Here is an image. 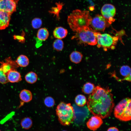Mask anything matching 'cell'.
Instances as JSON below:
<instances>
[{"label": "cell", "instance_id": "6da1fadb", "mask_svg": "<svg viewBox=\"0 0 131 131\" xmlns=\"http://www.w3.org/2000/svg\"><path fill=\"white\" fill-rule=\"evenodd\" d=\"M113 95L108 87L97 86L89 96L87 101L89 110L94 116L102 119L110 116L115 106Z\"/></svg>", "mask_w": 131, "mask_h": 131}, {"label": "cell", "instance_id": "7a4b0ae2", "mask_svg": "<svg viewBox=\"0 0 131 131\" xmlns=\"http://www.w3.org/2000/svg\"><path fill=\"white\" fill-rule=\"evenodd\" d=\"M92 18L89 11L76 9L68 16L67 22L71 29L76 32L90 27Z\"/></svg>", "mask_w": 131, "mask_h": 131}, {"label": "cell", "instance_id": "3957f363", "mask_svg": "<svg viewBox=\"0 0 131 131\" xmlns=\"http://www.w3.org/2000/svg\"><path fill=\"white\" fill-rule=\"evenodd\" d=\"M56 111L58 120L63 125H69L75 119L74 111L70 103L61 102L57 106Z\"/></svg>", "mask_w": 131, "mask_h": 131}, {"label": "cell", "instance_id": "277c9868", "mask_svg": "<svg viewBox=\"0 0 131 131\" xmlns=\"http://www.w3.org/2000/svg\"><path fill=\"white\" fill-rule=\"evenodd\" d=\"M75 33L71 39H75L79 44L92 46L97 45L96 32L90 27Z\"/></svg>", "mask_w": 131, "mask_h": 131}, {"label": "cell", "instance_id": "5b68a950", "mask_svg": "<svg viewBox=\"0 0 131 131\" xmlns=\"http://www.w3.org/2000/svg\"><path fill=\"white\" fill-rule=\"evenodd\" d=\"M131 101L130 98H126L121 100L116 106L114 110L115 117L123 121L131 120Z\"/></svg>", "mask_w": 131, "mask_h": 131}, {"label": "cell", "instance_id": "8992f818", "mask_svg": "<svg viewBox=\"0 0 131 131\" xmlns=\"http://www.w3.org/2000/svg\"><path fill=\"white\" fill-rule=\"evenodd\" d=\"M96 35L98 48H102L105 51L108 49H113L115 48L119 39L118 37L106 33L102 34L99 32H96Z\"/></svg>", "mask_w": 131, "mask_h": 131}, {"label": "cell", "instance_id": "52a82bcc", "mask_svg": "<svg viewBox=\"0 0 131 131\" xmlns=\"http://www.w3.org/2000/svg\"><path fill=\"white\" fill-rule=\"evenodd\" d=\"M110 25L102 15L98 14L92 18L90 27L95 32H104Z\"/></svg>", "mask_w": 131, "mask_h": 131}, {"label": "cell", "instance_id": "ba28073f", "mask_svg": "<svg viewBox=\"0 0 131 131\" xmlns=\"http://www.w3.org/2000/svg\"><path fill=\"white\" fill-rule=\"evenodd\" d=\"M101 11V15L110 25L115 21L113 17L115 14L116 10L113 5L111 4H105L102 7Z\"/></svg>", "mask_w": 131, "mask_h": 131}, {"label": "cell", "instance_id": "9c48e42d", "mask_svg": "<svg viewBox=\"0 0 131 131\" xmlns=\"http://www.w3.org/2000/svg\"><path fill=\"white\" fill-rule=\"evenodd\" d=\"M19 0H0V9L11 15L16 11Z\"/></svg>", "mask_w": 131, "mask_h": 131}, {"label": "cell", "instance_id": "30bf717a", "mask_svg": "<svg viewBox=\"0 0 131 131\" xmlns=\"http://www.w3.org/2000/svg\"><path fill=\"white\" fill-rule=\"evenodd\" d=\"M103 123V121L101 118L98 116L94 115L89 119L86 125L89 129L95 131L99 128Z\"/></svg>", "mask_w": 131, "mask_h": 131}, {"label": "cell", "instance_id": "8fae6325", "mask_svg": "<svg viewBox=\"0 0 131 131\" xmlns=\"http://www.w3.org/2000/svg\"><path fill=\"white\" fill-rule=\"evenodd\" d=\"M6 75L8 82L11 83L18 82L22 80L20 74L15 68L11 69Z\"/></svg>", "mask_w": 131, "mask_h": 131}, {"label": "cell", "instance_id": "7c38bea8", "mask_svg": "<svg viewBox=\"0 0 131 131\" xmlns=\"http://www.w3.org/2000/svg\"><path fill=\"white\" fill-rule=\"evenodd\" d=\"M11 15L0 9V30L5 29L9 24Z\"/></svg>", "mask_w": 131, "mask_h": 131}, {"label": "cell", "instance_id": "4fadbf2b", "mask_svg": "<svg viewBox=\"0 0 131 131\" xmlns=\"http://www.w3.org/2000/svg\"><path fill=\"white\" fill-rule=\"evenodd\" d=\"M68 33L67 30L62 27H56L53 32V35L56 39H62L65 38Z\"/></svg>", "mask_w": 131, "mask_h": 131}, {"label": "cell", "instance_id": "5bb4252c", "mask_svg": "<svg viewBox=\"0 0 131 131\" xmlns=\"http://www.w3.org/2000/svg\"><path fill=\"white\" fill-rule=\"evenodd\" d=\"M120 72L123 77V81H131V69L130 67L127 65H124L120 68Z\"/></svg>", "mask_w": 131, "mask_h": 131}, {"label": "cell", "instance_id": "9a60e30c", "mask_svg": "<svg viewBox=\"0 0 131 131\" xmlns=\"http://www.w3.org/2000/svg\"><path fill=\"white\" fill-rule=\"evenodd\" d=\"M19 97L22 101L24 102L27 103L32 100L33 96L32 93L30 90L24 89L20 92Z\"/></svg>", "mask_w": 131, "mask_h": 131}, {"label": "cell", "instance_id": "2e32d148", "mask_svg": "<svg viewBox=\"0 0 131 131\" xmlns=\"http://www.w3.org/2000/svg\"><path fill=\"white\" fill-rule=\"evenodd\" d=\"M83 55L80 52L77 51L72 52L69 56L71 61L74 63L77 64L82 61Z\"/></svg>", "mask_w": 131, "mask_h": 131}, {"label": "cell", "instance_id": "e0dca14e", "mask_svg": "<svg viewBox=\"0 0 131 131\" xmlns=\"http://www.w3.org/2000/svg\"><path fill=\"white\" fill-rule=\"evenodd\" d=\"M49 33L48 30L46 28H43L39 29L37 34V38L38 40L41 41L46 40L48 38Z\"/></svg>", "mask_w": 131, "mask_h": 131}, {"label": "cell", "instance_id": "ac0fdd59", "mask_svg": "<svg viewBox=\"0 0 131 131\" xmlns=\"http://www.w3.org/2000/svg\"><path fill=\"white\" fill-rule=\"evenodd\" d=\"M16 62L18 66L25 67L29 65V60L28 58L26 56L21 55L17 57Z\"/></svg>", "mask_w": 131, "mask_h": 131}, {"label": "cell", "instance_id": "d6986e66", "mask_svg": "<svg viewBox=\"0 0 131 131\" xmlns=\"http://www.w3.org/2000/svg\"><path fill=\"white\" fill-rule=\"evenodd\" d=\"M38 76L35 73L31 71L28 73L25 76V79L28 83L32 84L35 83L37 81Z\"/></svg>", "mask_w": 131, "mask_h": 131}, {"label": "cell", "instance_id": "ffe728a7", "mask_svg": "<svg viewBox=\"0 0 131 131\" xmlns=\"http://www.w3.org/2000/svg\"><path fill=\"white\" fill-rule=\"evenodd\" d=\"M56 7H52L51 10H49V12L50 13L53 14L54 16H56V17L58 20H59L60 18L59 14L60 10L62 8L64 4L63 3H60L59 2L56 4Z\"/></svg>", "mask_w": 131, "mask_h": 131}, {"label": "cell", "instance_id": "44dd1931", "mask_svg": "<svg viewBox=\"0 0 131 131\" xmlns=\"http://www.w3.org/2000/svg\"><path fill=\"white\" fill-rule=\"evenodd\" d=\"M75 101L77 106L82 107L86 104L87 100L86 98L84 95L82 94H79L76 97Z\"/></svg>", "mask_w": 131, "mask_h": 131}, {"label": "cell", "instance_id": "7402d4cb", "mask_svg": "<svg viewBox=\"0 0 131 131\" xmlns=\"http://www.w3.org/2000/svg\"><path fill=\"white\" fill-rule=\"evenodd\" d=\"M95 87L93 84L90 82H87L84 85L82 90L85 94H91L93 91Z\"/></svg>", "mask_w": 131, "mask_h": 131}, {"label": "cell", "instance_id": "603a6c76", "mask_svg": "<svg viewBox=\"0 0 131 131\" xmlns=\"http://www.w3.org/2000/svg\"><path fill=\"white\" fill-rule=\"evenodd\" d=\"M64 43L60 39H56L54 41L52 46L53 49L57 51L62 50L64 47Z\"/></svg>", "mask_w": 131, "mask_h": 131}, {"label": "cell", "instance_id": "cb8c5ba5", "mask_svg": "<svg viewBox=\"0 0 131 131\" xmlns=\"http://www.w3.org/2000/svg\"><path fill=\"white\" fill-rule=\"evenodd\" d=\"M0 63L1 64L0 68L6 75L11 69L14 68L6 59L5 62H0Z\"/></svg>", "mask_w": 131, "mask_h": 131}, {"label": "cell", "instance_id": "d4e9b609", "mask_svg": "<svg viewBox=\"0 0 131 131\" xmlns=\"http://www.w3.org/2000/svg\"><path fill=\"white\" fill-rule=\"evenodd\" d=\"M21 125L24 129H28L30 128L32 125V121L31 119L29 117L24 118L22 120Z\"/></svg>", "mask_w": 131, "mask_h": 131}, {"label": "cell", "instance_id": "484cf974", "mask_svg": "<svg viewBox=\"0 0 131 131\" xmlns=\"http://www.w3.org/2000/svg\"><path fill=\"white\" fill-rule=\"evenodd\" d=\"M42 21L39 18H35L32 21V25L34 29H38L42 26Z\"/></svg>", "mask_w": 131, "mask_h": 131}, {"label": "cell", "instance_id": "4316f807", "mask_svg": "<svg viewBox=\"0 0 131 131\" xmlns=\"http://www.w3.org/2000/svg\"><path fill=\"white\" fill-rule=\"evenodd\" d=\"M44 102L46 106L49 107L53 106L55 103L54 99L51 97H48L46 98L44 100Z\"/></svg>", "mask_w": 131, "mask_h": 131}, {"label": "cell", "instance_id": "83f0119b", "mask_svg": "<svg viewBox=\"0 0 131 131\" xmlns=\"http://www.w3.org/2000/svg\"><path fill=\"white\" fill-rule=\"evenodd\" d=\"M8 82L6 75L0 68V83L2 84H4Z\"/></svg>", "mask_w": 131, "mask_h": 131}, {"label": "cell", "instance_id": "f1b7e54d", "mask_svg": "<svg viewBox=\"0 0 131 131\" xmlns=\"http://www.w3.org/2000/svg\"><path fill=\"white\" fill-rule=\"evenodd\" d=\"M107 131H119L118 129L115 127H112L109 128Z\"/></svg>", "mask_w": 131, "mask_h": 131}, {"label": "cell", "instance_id": "f546056e", "mask_svg": "<svg viewBox=\"0 0 131 131\" xmlns=\"http://www.w3.org/2000/svg\"></svg>", "mask_w": 131, "mask_h": 131}, {"label": "cell", "instance_id": "4dcf8cb0", "mask_svg": "<svg viewBox=\"0 0 131 131\" xmlns=\"http://www.w3.org/2000/svg\"><path fill=\"white\" fill-rule=\"evenodd\" d=\"M0 131H1L0 130Z\"/></svg>", "mask_w": 131, "mask_h": 131}]
</instances>
